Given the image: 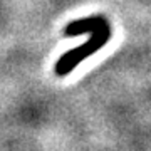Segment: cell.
Here are the masks:
<instances>
[{
	"label": "cell",
	"instance_id": "1",
	"mask_svg": "<svg viewBox=\"0 0 151 151\" xmlns=\"http://www.w3.org/2000/svg\"><path fill=\"white\" fill-rule=\"evenodd\" d=\"M109 39H111V27H109V24L106 22L104 25L97 27L96 30H92L91 37L87 39L82 45L74 47L72 50L65 52V54L55 62V74L60 76V77L65 76V74H69L81 60L87 59V57L92 55V54H96L103 45H106Z\"/></svg>",
	"mask_w": 151,
	"mask_h": 151
},
{
	"label": "cell",
	"instance_id": "2",
	"mask_svg": "<svg viewBox=\"0 0 151 151\" xmlns=\"http://www.w3.org/2000/svg\"><path fill=\"white\" fill-rule=\"evenodd\" d=\"M106 19L101 15H92V17H86V19H79V20H74L67 24V27L64 29V34L67 37H74V35H81V34L96 30L97 27H101L106 24Z\"/></svg>",
	"mask_w": 151,
	"mask_h": 151
}]
</instances>
